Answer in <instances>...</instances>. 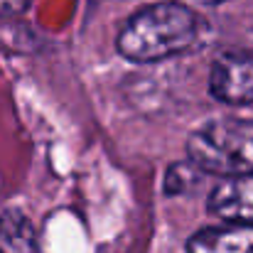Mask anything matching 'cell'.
Instances as JSON below:
<instances>
[{"instance_id": "obj_7", "label": "cell", "mask_w": 253, "mask_h": 253, "mask_svg": "<svg viewBox=\"0 0 253 253\" xmlns=\"http://www.w3.org/2000/svg\"><path fill=\"white\" fill-rule=\"evenodd\" d=\"M197 165L194 163H189V165H172L168 172V179H165V189H168V194H179V192H184L192 182H194V172H197Z\"/></svg>"}, {"instance_id": "obj_9", "label": "cell", "mask_w": 253, "mask_h": 253, "mask_svg": "<svg viewBox=\"0 0 253 253\" xmlns=\"http://www.w3.org/2000/svg\"><path fill=\"white\" fill-rule=\"evenodd\" d=\"M209 2H219V0H209Z\"/></svg>"}, {"instance_id": "obj_5", "label": "cell", "mask_w": 253, "mask_h": 253, "mask_svg": "<svg viewBox=\"0 0 253 253\" xmlns=\"http://www.w3.org/2000/svg\"><path fill=\"white\" fill-rule=\"evenodd\" d=\"M187 253H253V226L229 224L202 229L189 239Z\"/></svg>"}, {"instance_id": "obj_8", "label": "cell", "mask_w": 253, "mask_h": 253, "mask_svg": "<svg viewBox=\"0 0 253 253\" xmlns=\"http://www.w3.org/2000/svg\"><path fill=\"white\" fill-rule=\"evenodd\" d=\"M27 5H30V0H0V17L20 15Z\"/></svg>"}, {"instance_id": "obj_3", "label": "cell", "mask_w": 253, "mask_h": 253, "mask_svg": "<svg viewBox=\"0 0 253 253\" xmlns=\"http://www.w3.org/2000/svg\"><path fill=\"white\" fill-rule=\"evenodd\" d=\"M209 91L216 101L229 106L253 103V54L249 52L221 54L211 67Z\"/></svg>"}, {"instance_id": "obj_2", "label": "cell", "mask_w": 253, "mask_h": 253, "mask_svg": "<svg viewBox=\"0 0 253 253\" xmlns=\"http://www.w3.org/2000/svg\"><path fill=\"white\" fill-rule=\"evenodd\" d=\"M187 153L202 172L224 177L253 172V121H209L187 138Z\"/></svg>"}, {"instance_id": "obj_6", "label": "cell", "mask_w": 253, "mask_h": 253, "mask_svg": "<svg viewBox=\"0 0 253 253\" xmlns=\"http://www.w3.org/2000/svg\"><path fill=\"white\" fill-rule=\"evenodd\" d=\"M0 253H37L35 229L20 211L0 214Z\"/></svg>"}, {"instance_id": "obj_4", "label": "cell", "mask_w": 253, "mask_h": 253, "mask_svg": "<svg viewBox=\"0 0 253 253\" xmlns=\"http://www.w3.org/2000/svg\"><path fill=\"white\" fill-rule=\"evenodd\" d=\"M209 211L229 224L253 226V172L234 174L219 182L209 194Z\"/></svg>"}, {"instance_id": "obj_1", "label": "cell", "mask_w": 253, "mask_h": 253, "mask_svg": "<svg viewBox=\"0 0 253 253\" xmlns=\"http://www.w3.org/2000/svg\"><path fill=\"white\" fill-rule=\"evenodd\" d=\"M199 17L182 2H155L138 10L118 32L116 47L128 62L150 64L189 49L199 37Z\"/></svg>"}]
</instances>
